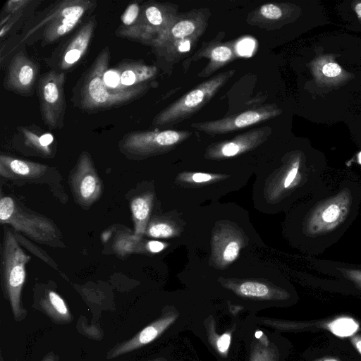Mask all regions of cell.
Listing matches in <instances>:
<instances>
[{"instance_id":"cell-1","label":"cell","mask_w":361,"mask_h":361,"mask_svg":"<svg viewBox=\"0 0 361 361\" xmlns=\"http://www.w3.org/2000/svg\"><path fill=\"white\" fill-rule=\"evenodd\" d=\"M95 0L56 1L37 12L20 35L4 39L1 44V67L21 47L39 42L42 47L56 43L80 27L96 9Z\"/></svg>"},{"instance_id":"cell-2","label":"cell","mask_w":361,"mask_h":361,"mask_svg":"<svg viewBox=\"0 0 361 361\" xmlns=\"http://www.w3.org/2000/svg\"><path fill=\"white\" fill-rule=\"evenodd\" d=\"M210 14L207 8L180 13L169 30L152 42V51L168 62H178L195 49L207 27Z\"/></svg>"},{"instance_id":"cell-3","label":"cell","mask_w":361,"mask_h":361,"mask_svg":"<svg viewBox=\"0 0 361 361\" xmlns=\"http://www.w3.org/2000/svg\"><path fill=\"white\" fill-rule=\"evenodd\" d=\"M235 73L234 69L226 71L198 84L160 111L154 117L152 125L158 128H165L190 118L210 102Z\"/></svg>"},{"instance_id":"cell-4","label":"cell","mask_w":361,"mask_h":361,"mask_svg":"<svg viewBox=\"0 0 361 361\" xmlns=\"http://www.w3.org/2000/svg\"><path fill=\"white\" fill-rule=\"evenodd\" d=\"M2 283L5 297L18 322L25 318L27 312L21 302V293L25 280V265L30 259L22 249L13 231L4 228L1 252Z\"/></svg>"},{"instance_id":"cell-5","label":"cell","mask_w":361,"mask_h":361,"mask_svg":"<svg viewBox=\"0 0 361 361\" xmlns=\"http://www.w3.org/2000/svg\"><path fill=\"white\" fill-rule=\"evenodd\" d=\"M178 6L171 3L148 1L141 5L137 22L132 26H118L116 37L147 46L164 35L179 16Z\"/></svg>"},{"instance_id":"cell-6","label":"cell","mask_w":361,"mask_h":361,"mask_svg":"<svg viewBox=\"0 0 361 361\" xmlns=\"http://www.w3.org/2000/svg\"><path fill=\"white\" fill-rule=\"evenodd\" d=\"M0 221L9 224L15 232L22 233L30 239L49 246H57L61 233L48 218L27 209L11 197L0 200Z\"/></svg>"},{"instance_id":"cell-7","label":"cell","mask_w":361,"mask_h":361,"mask_svg":"<svg viewBox=\"0 0 361 361\" xmlns=\"http://www.w3.org/2000/svg\"><path fill=\"white\" fill-rule=\"evenodd\" d=\"M192 135L187 130H135L126 133L118 149L129 159H141L166 151Z\"/></svg>"},{"instance_id":"cell-8","label":"cell","mask_w":361,"mask_h":361,"mask_svg":"<svg viewBox=\"0 0 361 361\" xmlns=\"http://www.w3.org/2000/svg\"><path fill=\"white\" fill-rule=\"evenodd\" d=\"M66 73L49 70L40 75L37 84L42 120L49 130L64 127L66 111L65 97Z\"/></svg>"},{"instance_id":"cell-9","label":"cell","mask_w":361,"mask_h":361,"mask_svg":"<svg viewBox=\"0 0 361 361\" xmlns=\"http://www.w3.org/2000/svg\"><path fill=\"white\" fill-rule=\"evenodd\" d=\"M97 26V16H90L46 59L45 62L50 69L65 73L75 69L85 57Z\"/></svg>"},{"instance_id":"cell-10","label":"cell","mask_w":361,"mask_h":361,"mask_svg":"<svg viewBox=\"0 0 361 361\" xmlns=\"http://www.w3.org/2000/svg\"><path fill=\"white\" fill-rule=\"evenodd\" d=\"M281 113L275 104H267L222 118L192 123L190 127L210 135H221L271 120Z\"/></svg>"},{"instance_id":"cell-11","label":"cell","mask_w":361,"mask_h":361,"mask_svg":"<svg viewBox=\"0 0 361 361\" xmlns=\"http://www.w3.org/2000/svg\"><path fill=\"white\" fill-rule=\"evenodd\" d=\"M40 66L21 47L8 60L3 80L5 90L16 94L29 97L36 90L40 77Z\"/></svg>"},{"instance_id":"cell-12","label":"cell","mask_w":361,"mask_h":361,"mask_svg":"<svg viewBox=\"0 0 361 361\" xmlns=\"http://www.w3.org/2000/svg\"><path fill=\"white\" fill-rule=\"evenodd\" d=\"M69 183L73 195L83 208L91 207L102 196L103 185L91 155L83 151L71 172Z\"/></svg>"},{"instance_id":"cell-13","label":"cell","mask_w":361,"mask_h":361,"mask_svg":"<svg viewBox=\"0 0 361 361\" xmlns=\"http://www.w3.org/2000/svg\"><path fill=\"white\" fill-rule=\"evenodd\" d=\"M12 143L18 151L29 156L52 158L56 152L57 142L53 134L36 124L18 126Z\"/></svg>"},{"instance_id":"cell-14","label":"cell","mask_w":361,"mask_h":361,"mask_svg":"<svg viewBox=\"0 0 361 361\" xmlns=\"http://www.w3.org/2000/svg\"><path fill=\"white\" fill-rule=\"evenodd\" d=\"M41 0H9L2 7L0 13V37L9 38L25 27L37 13Z\"/></svg>"},{"instance_id":"cell-15","label":"cell","mask_w":361,"mask_h":361,"mask_svg":"<svg viewBox=\"0 0 361 361\" xmlns=\"http://www.w3.org/2000/svg\"><path fill=\"white\" fill-rule=\"evenodd\" d=\"M50 166L20 159L13 156L0 155V175L8 180L24 183H39L47 175L54 173Z\"/></svg>"},{"instance_id":"cell-16","label":"cell","mask_w":361,"mask_h":361,"mask_svg":"<svg viewBox=\"0 0 361 361\" xmlns=\"http://www.w3.org/2000/svg\"><path fill=\"white\" fill-rule=\"evenodd\" d=\"M269 126L250 129L233 138L215 143L209 147L212 156L231 157L264 142L271 134Z\"/></svg>"},{"instance_id":"cell-17","label":"cell","mask_w":361,"mask_h":361,"mask_svg":"<svg viewBox=\"0 0 361 361\" xmlns=\"http://www.w3.org/2000/svg\"><path fill=\"white\" fill-rule=\"evenodd\" d=\"M237 57L235 47L228 42L211 40L202 43L201 47L192 57L193 61L206 58L208 63L197 75L199 77H208L217 70L234 61Z\"/></svg>"},{"instance_id":"cell-18","label":"cell","mask_w":361,"mask_h":361,"mask_svg":"<svg viewBox=\"0 0 361 361\" xmlns=\"http://www.w3.org/2000/svg\"><path fill=\"white\" fill-rule=\"evenodd\" d=\"M123 90H131L141 85L155 83L158 74L156 66L141 60L124 59L114 66Z\"/></svg>"},{"instance_id":"cell-19","label":"cell","mask_w":361,"mask_h":361,"mask_svg":"<svg viewBox=\"0 0 361 361\" xmlns=\"http://www.w3.org/2000/svg\"><path fill=\"white\" fill-rule=\"evenodd\" d=\"M293 7L283 3H267L251 11L246 18L247 24L261 29H278L290 18Z\"/></svg>"},{"instance_id":"cell-20","label":"cell","mask_w":361,"mask_h":361,"mask_svg":"<svg viewBox=\"0 0 361 361\" xmlns=\"http://www.w3.org/2000/svg\"><path fill=\"white\" fill-rule=\"evenodd\" d=\"M171 322V319H164L143 329L130 339L116 345L107 354L108 359H113L135 350L152 341L159 333Z\"/></svg>"},{"instance_id":"cell-21","label":"cell","mask_w":361,"mask_h":361,"mask_svg":"<svg viewBox=\"0 0 361 361\" xmlns=\"http://www.w3.org/2000/svg\"><path fill=\"white\" fill-rule=\"evenodd\" d=\"M40 308L55 322H70L72 316L63 299L55 291L49 290L39 300Z\"/></svg>"},{"instance_id":"cell-22","label":"cell","mask_w":361,"mask_h":361,"mask_svg":"<svg viewBox=\"0 0 361 361\" xmlns=\"http://www.w3.org/2000/svg\"><path fill=\"white\" fill-rule=\"evenodd\" d=\"M130 209L135 222V235L137 238L144 233L150 205L146 197L140 196L130 202Z\"/></svg>"},{"instance_id":"cell-23","label":"cell","mask_w":361,"mask_h":361,"mask_svg":"<svg viewBox=\"0 0 361 361\" xmlns=\"http://www.w3.org/2000/svg\"><path fill=\"white\" fill-rule=\"evenodd\" d=\"M329 329L335 335L346 337L353 335L358 329L357 323L350 317H340L328 325Z\"/></svg>"},{"instance_id":"cell-24","label":"cell","mask_w":361,"mask_h":361,"mask_svg":"<svg viewBox=\"0 0 361 361\" xmlns=\"http://www.w3.org/2000/svg\"><path fill=\"white\" fill-rule=\"evenodd\" d=\"M141 5L138 1L130 3L121 16V25L129 27L133 25L139 18Z\"/></svg>"},{"instance_id":"cell-25","label":"cell","mask_w":361,"mask_h":361,"mask_svg":"<svg viewBox=\"0 0 361 361\" xmlns=\"http://www.w3.org/2000/svg\"><path fill=\"white\" fill-rule=\"evenodd\" d=\"M240 291L243 295L252 297H263L268 294L269 289L263 283L245 282L240 285Z\"/></svg>"},{"instance_id":"cell-26","label":"cell","mask_w":361,"mask_h":361,"mask_svg":"<svg viewBox=\"0 0 361 361\" xmlns=\"http://www.w3.org/2000/svg\"><path fill=\"white\" fill-rule=\"evenodd\" d=\"M172 228L164 223H158L152 225L148 229V235L154 238H166L172 235Z\"/></svg>"},{"instance_id":"cell-27","label":"cell","mask_w":361,"mask_h":361,"mask_svg":"<svg viewBox=\"0 0 361 361\" xmlns=\"http://www.w3.org/2000/svg\"><path fill=\"white\" fill-rule=\"evenodd\" d=\"M321 72L323 75L329 78H336L342 74L341 67L333 61H327L323 64L321 68Z\"/></svg>"},{"instance_id":"cell-28","label":"cell","mask_w":361,"mask_h":361,"mask_svg":"<svg viewBox=\"0 0 361 361\" xmlns=\"http://www.w3.org/2000/svg\"><path fill=\"white\" fill-rule=\"evenodd\" d=\"M340 214L341 209L338 205L331 204L323 211L321 218L324 222L330 224L337 220Z\"/></svg>"},{"instance_id":"cell-29","label":"cell","mask_w":361,"mask_h":361,"mask_svg":"<svg viewBox=\"0 0 361 361\" xmlns=\"http://www.w3.org/2000/svg\"><path fill=\"white\" fill-rule=\"evenodd\" d=\"M239 245L235 241H231L226 247L224 252V259L227 262L233 261L238 256L239 252Z\"/></svg>"},{"instance_id":"cell-30","label":"cell","mask_w":361,"mask_h":361,"mask_svg":"<svg viewBox=\"0 0 361 361\" xmlns=\"http://www.w3.org/2000/svg\"><path fill=\"white\" fill-rule=\"evenodd\" d=\"M298 166H299V161H297L294 163L293 167L289 171L288 173L286 176V179L284 180V183H283V185L285 188H288L291 184V183L293 181V180L295 179V178L298 173Z\"/></svg>"},{"instance_id":"cell-31","label":"cell","mask_w":361,"mask_h":361,"mask_svg":"<svg viewBox=\"0 0 361 361\" xmlns=\"http://www.w3.org/2000/svg\"><path fill=\"white\" fill-rule=\"evenodd\" d=\"M231 336L228 334L222 335L217 341V348L220 352H226L230 345Z\"/></svg>"},{"instance_id":"cell-32","label":"cell","mask_w":361,"mask_h":361,"mask_svg":"<svg viewBox=\"0 0 361 361\" xmlns=\"http://www.w3.org/2000/svg\"><path fill=\"white\" fill-rule=\"evenodd\" d=\"M345 275L361 288V271L347 270L345 271Z\"/></svg>"},{"instance_id":"cell-33","label":"cell","mask_w":361,"mask_h":361,"mask_svg":"<svg viewBox=\"0 0 361 361\" xmlns=\"http://www.w3.org/2000/svg\"><path fill=\"white\" fill-rule=\"evenodd\" d=\"M147 247L152 252H159L164 249V245L159 241L152 240L148 242Z\"/></svg>"},{"instance_id":"cell-34","label":"cell","mask_w":361,"mask_h":361,"mask_svg":"<svg viewBox=\"0 0 361 361\" xmlns=\"http://www.w3.org/2000/svg\"><path fill=\"white\" fill-rule=\"evenodd\" d=\"M192 180L197 183L206 182L212 178V176L207 173H197L192 176Z\"/></svg>"},{"instance_id":"cell-35","label":"cell","mask_w":361,"mask_h":361,"mask_svg":"<svg viewBox=\"0 0 361 361\" xmlns=\"http://www.w3.org/2000/svg\"><path fill=\"white\" fill-rule=\"evenodd\" d=\"M352 341L357 350L361 353V337L355 336L352 339Z\"/></svg>"},{"instance_id":"cell-36","label":"cell","mask_w":361,"mask_h":361,"mask_svg":"<svg viewBox=\"0 0 361 361\" xmlns=\"http://www.w3.org/2000/svg\"><path fill=\"white\" fill-rule=\"evenodd\" d=\"M42 361H57L56 356L53 353L47 354Z\"/></svg>"},{"instance_id":"cell-37","label":"cell","mask_w":361,"mask_h":361,"mask_svg":"<svg viewBox=\"0 0 361 361\" xmlns=\"http://www.w3.org/2000/svg\"><path fill=\"white\" fill-rule=\"evenodd\" d=\"M354 8L358 17L361 18V2L357 3Z\"/></svg>"},{"instance_id":"cell-38","label":"cell","mask_w":361,"mask_h":361,"mask_svg":"<svg viewBox=\"0 0 361 361\" xmlns=\"http://www.w3.org/2000/svg\"><path fill=\"white\" fill-rule=\"evenodd\" d=\"M317 361H340V360L338 359L334 358V357H326V358H322V359L317 360Z\"/></svg>"},{"instance_id":"cell-39","label":"cell","mask_w":361,"mask_h":361,"mask_svg":"<svg viewBox=\"0 0 361 361\" xmlns=\"http://www.w3.org/2000/svg\"><path fill=\"white\" fill-rule=\"evenodd\" d=\"M1 361H4L3 359H2V357H1Z\"/></svg>"}]
</instances>
